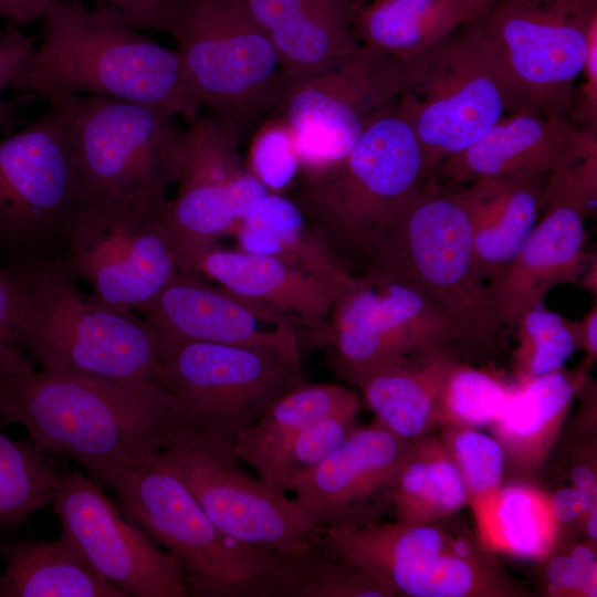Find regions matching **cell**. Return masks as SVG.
<instances>
[{
    "mask_svg": "<svg viewBox=\"0 0 597 597\" xmlns=\"http://www.w3.org/2000/svg\"><path fill=\"white\" fill-rule=\"evenodd\" d=\"M8 422L54 459H71L94 479L160 450L175 417L155 380H108L45 370L0 379Z\"/></svg>",
    "mask_w": 597,
    "mask_h": 597,
    "instance_id": "cell-1",
    "label": "cell"
},
{
    "mask_svg": "<svg viewBox=\"0 0 597 597\" xmlns=\"http://www.w3.org/2000/svg\"><path fill=\"white\" fill-rule=\"evenodd\" d=\"M41 45L14 87L49 100L102 96L193 122L203 107L177 50L81 0H51Z\"/></svg>",
    "mask_w": 597,
    "mask_h": 597,
    "instance_id": "cell-2",
    "label": "cell"
},
{
    "mask_svg": "<svg viewBox=\"0 0 597 597\" xmlns=\"http://www.w3.org/2000/svg\"><path fill=\"white\" fill-rule=\"evenodd\" d=\"M14 266L17 341L42 370L157 381L161 339L145 318L86 297L62 262Z\"/></svg>",
    "mask_w": 597,
    "mask_h": 597,
    "instance_id": "cell-3",
    "label": "cell"
},
{
    "mask_svg": "<svg viewBox=\"0 0 597 597\" xmlns=\"http://www.w3.org/2000/svg\"><path fill=\"white\" fill-rule=\"evenodd\" d=\"M67 127L82 210L161 216L181 168L184 132L175 116L102 96L48 100Z\"/></svg>",
    "mask_w": 597,
    "mask_h": 597,
    "instance_id": "cell-4",
    "label": "cell"
},
{
    "mask_svg": "<svg viewBox=\"0 0 597 597\" xmlns=\"http://www.w3.org/2000/svg\"><path fill=\"white\" fill-rule=\"evenodd\" d=\"M301 176L290 198L350 272L363 268L427 178L420 144L395 111L373 123L344 159Z\"/></svg>",
    "mask_w": 597,
    "mask_h": 597,
    "instance_id": "cell-5",
    "label": "cell"
},
{
    "mask_svg": "<svg viewBox=\"0 0 597 597\" xmlns=\"http://www.w3.org/2000/svg\"><path fill=\"white\" fill-rule=\"evenodd\" d=\"M93 480L179 562L192 596L277 597L282 557L221 531L159 450Z\"/></svg>",
    "mask_w": 597,
    "mask_h": 597,
    "instance_id": "cell-6",
    "label": "cell"
},
{
    "mask_svg": "<svg viewBox=\"0 0 597 597\" xmlns=\"http://www.w3.org/2000/svg\"><path fill=\"white\" fill-rule=\"evenodd\" d=\"M362 271L418 290L458 326L474 354L496 352L504 329L475 263L467 213L453 192L422 186Z\"/></svg>",
    "mask_w": 597,
    "mask_h": 597,
    "instance_id": "cell-7",
    "label": "cell"
},
{
    "mask_svg": "<svg viewBox=\"0 0 597 597\" xmlns=\"http://www.w3.org/2000/svg\"><path fill=\"white\" fill-rule=\"evenodd\" d=\"M482 20L454 31L404 63L402 90L395 113L412 128L427 177L444 159L474 144L507 113L523 111Z\"/></svg>",
    "mask_w": 597,
    "mask_h": 597,
    "instance_id": "cell-8",
    "label": "cell"
},
{
    "mask_svg": "<svg viewBox=\"0 0 597 597\" xmlns=\"http://www.w3.org/2000/svg\"><path fill=\"white\" fill-rule=\"evenodd\" d=\"M373 522L322 530L331 554L376 576L399 596L521 597L528 595L465 524Z\"/></svg>",
    "mask_w": 597,
    "mask_h": 597,
    "instance_id": "cell-9",
    "label": "cell"
},
{
    "mask_svg": "<svg viewBox=\"0 0 597 597\" xmlns=\"http://www.w3.org/2000/svg\"><path fill=\"white\" fill-rule=\"evenodd\" d=\"M164 32L203 106L241 140L269 116L281 65L244 0H175Z\"/></svg>",
    "mask_w": 597,
    "mask_h": 597,
    "instance_id": "cell-10",
    "label": "cell"
},
{
    "mask_svg": "<svg viewBox=\"0 0 597 597\" xmlns=\"http://www.w3.org/2000/svg\"><path fill=\"white\" fill-rule=\"evenodd\" d=\"M82 210L67 127L53 105L0 139L1 266L62 262Z\"/></svg>",
    "mask_w": 597,
    "mask_h": 597,
    "instance_id": "cell-11",
    "label": "cell"
},
{
    "mask_svg": "<svg viewBox=\"0 0 597 597\" xmlns=\"http://www.w3.org/2000/svg\"><path fill=\"white\" fill-rule=\"evenodd\" d=\"M404 62L359 44L308 72L280 70L269 115L292 130L301 175L344 159L378 118L395 111Z\"/></svg>",
    "mask_w": 597,
    "mask_h": 597,
    "instance_id": "cell-12",
    "label": "cell"
},
{
    "mask_svg": "<svg viewBox=\"0 0 597 597\" xmlns=\"http://www.w3.org/2000/svg\"><path fill=\"white\" fill-rule=\"evenodd\" d=\"M159 453L213 523L231 537L281 557L318 542L322 528L310 514L295 499L248 475L231 441L175 415Z\"/></svg>",
    "mask_w": 597,
    "mask_h": 597,
    "instance_id": "cell-13",
    "label": "cell"
},
{
    "mask_svg": "<svg viewBox=\"0 0 597 597\" xmlns=\"http://www.w3.org/2000/svg\"><path fill=\"white\" fill-rule=\"evenodd\" d=\"M160 339L157 381L171 396L175 415L232 443L276 399L305 383L301 366L269 350Z\"/></svg>",
    "mask_w": 597,
    "mask_h": 597,
    "instance_id": "cell-14",
    "label": "cell"
},
{
    "mask_svg": "<svg viewBox=\"0 0 597 597\" xmlns=\"http://www.w3.org/2000/svg\"><path fill=\"white\" fill-rule=\"evenodd\" d=\"M482 23L522 109L573 119L597 0H496Z\"/></svg>",
    "mask_w": 597,
    "mask_h": 597,
    "instance_id": "cell-15",
    "label": "cell"
},
{
    "mask_svg": "<svg viewBox=\"0 0 597 597\" xmlns=\"http://www.w3.org/2000/svg\"><path fill=\"white\" fill-rule=\"evenodd\" d=\"M241 142L213 113L198 116L184 132L177 192L161 214L178 261L233 235L270 192L248 169Z\"/></svg>",
    "mask_w": 597,
    "mask_h": 597,
    "instance_id": "cell-16",
    "label": "cell"
},
{
    "mask_svg": "<svg viewBox=\"0 0 597 597\" xmlns=\"http://www.w3.org/2000/svg\"><path fill=\"white\" fill-rule=\"evenodd\" d=\"M51 504L60 537L128 597L192 596L175 556L126 521L93 479L76 470L63 472Z\"/></svg>",
    "mask_w": 597,
    "mask_h": 597,
    "instance_id": "cell-17",
    "label": "cell"
},
{
    "mask_svg": "<svg viewBox=\"0 0 597 597\" xmlns=\"http://www.w3.org/2000/svg\"><path fill=\"white\" fill-rule=\"evenodd\" d=\"M63 266L93 297L122 311L143 310L180 272L161 216L138 212L81 211Z\"/></svg>",
    "mask_w": 597,
    "mask_h": 597,
    "instance_id": "cell-18",
    "label": "cell"
},
{
    "mask_svg": "<svg viewBox=\"0 0 597 597\" xmlns=\"http://www.w3.org/2000/svg\"><path fill=\"white\" fill-rule=\"evenodd\" d=\"M410 446L376 420L357 426L289 491L322 530L376 522Z\"/></svg>",
    "mask_w": 597,
    "mask_h": 597,
    "instance_id": "cell-19",
    "label": "cell"
},
{
    "mask_svg": "<svg viewBox=\"0 0 597 597\" xmlns=\"http://www.w3.org/2000/svg\"><path fill=\"white\" fill-rule=\"evenodd\" d=\"M140 311L164 337L264 349L300 366L292 323L196 273L178 272Z\"/></svg>",
    "mask_w": 597,
    "mask_h": 597,
    "instance_id": "cell-20",
    "label": "cell"
},
{
    "mask_svg": "<svg viewBox=\"0 0 597 597\" xmlns=\"http://www.w3.org/2000/svg\"><path fill=\"white\" fill-rule=\"evenodd\" d=\"M180 271L216 281L221 287L248 302L302 325L331 343V312L338 284L310 273L276 256L241 249H223L218 243L188 254Z\"/></svg>",
    "mask_w": 597,
    "mask_h": 597,
    "instance_id": "cell-21",
    "label": "cell"
},
{
    "mask_svg": "<svg viewBox=\"0 0 597 597\" xmlns=\"http://www.w3.org/2000/svg\"><path fill=\"white\" fill-rule=\"evenodd\" d=\"M585 218L563 205L541 210V220L516 255L488 284L503 329L513 328L525 312L541 306L553 287L578 283L594 255L586 251Z\"/></svg>",
    "mask_w": 597,
    "mask_h": 597,
    "instance_id": "cell-22",
    "label": "cell"
},
{
    "mask_svg": "<svg viewBox=\"0 0 597 597\" xmlns=\"http://www.w3.org/2000/svg\"><path fill=\"white\" fill-rule=\"evenodd\" d=\"M591 128L582 130L564 117L512 113L470 147L440 163L432 175L465 185L507 174L548 175L583 145Z\"/></svg>",
    "mask_w": 597,
    "mask_h": 597,
    "instance_id": "cell-23",
    "label": "cell"
},
{
    "mask_svg": "<svg viewBox=\"0 0 597 597\" xmlns=\"http://www.w3.org/2000/svg\"><path fill=\"white\" fill-rule=\"evenodd\" d=\"M546 176L485 177L453 192L467 213L475 263L488 284L512 261L535 227Z\"/></svg>",
    "mask_w": 597,
    "mask_h": 597,
    "instance_id": "cell-24",
    "label": "cell"
},
{
    "mask_svg": "<svg viewBox=\"0 0 597 597\" xmlns=\"http://www.w3.org/2000/svg\"><path fill=\"white\" fill-rule=\"evenodd\" d=\"M583 364L516 379L501 417L491 425L506 463L521 473L540 469L548 458L575 398L589 380Z\"/></svg>",
    "mask_w": 597,
    "mask_h": 597,
    "instance_id": "cell-25",
    "label": "cell"
},
{
    "mask_svg": "<svg viewBox=\"0 0 597 597\" xmlns=\"http://www.w3.org/2000/svg\"><path fill=\"white\" fill-rule=\"evenodd\" d=\"M273 43L281 70L308 72L359 46L354 0H244Z\"/></svg>",
    "mask_w": 597,
    "mask_h": 597,
    "instance_id": "cell-26",
    "label": "cell"
},
{
    "mask_svg": "<svg viewBox=\"0 0 597 597\" xmlns=\"http://www.w3.org/2000/svg\"><path fill=\"white\" fill-rule=\"evenodd\" d=\"M496 0H375L358 7L359 44L408 62L454 31L488 15Z\"/></svg>",
    "mask_w": 597,
    "mask_h": 597,
    "instance_id": "cell-27",
    "label": "cell"
},
{
    "mask_svg": "<svg viewBox=\"0 0 597 597\" xmlns=\"http://www.w3.org/2000/svg\"><path fill=\"white\" fill-rule=\"evenodd\" d=\"M0 597H128L97 574L63 538L0 534Z\"/></svg>",
    "mask_w": 597,
    "mask_h": 597,
    "instance_id": "cell-28",
    "label": "cell"
},
{
    "mask_svg": "<svg viewBox=\"0 0 597 597\" xmlns=\"http://www.w3.org/2000/svg\"><path fill=\"white\" fill-rule=\"evenodd\" d=\"M475 535L490 552L545 561L557 548L561 525L546 492L527 483L502 484L469 504Z\"/></svg>",
    "mask_w": 597,
    "mask_h": 597,
    "instance_id": "cell-29",
    "label": "cell"
},
{
    "mask_svg": "<svg viewBox=\"0 0 597 597\" xmlns=\"http://www.w3.org/2000/svg\"><path fill=\"white\" fill-rule=\"evenodd\" d=\"M360 407L359 395L343 385L303 383L276 399L242 432L232 443L233 452L271 486L282 455L302 430L328 413Z\"/></svg>",
    "mask_w": 597,
    "mask_h": 597,
    "instance_id": "cell-30",
    "label": "cell"
},
{
    "mask_svg": "<svg viewBox=\"0 0 597 597\" xmlns=\"http://www.w3.org/2000/svg\"><path fill=\"white\" fill-rule=\"evenodd\" d=\"M453 358L429 354L379 369L356 387L378 423L396 436L413 440L431 432L434 401Z\"/></svg>",
    "mask_w": 597,
    "mask_h": 597,
    "instance_id": "cell-31",
    "label": "cell"
},
{
    "mask_svg": "<svg viewBox=\"0 0 597 597\" xmlns=\"http://www.w3.org/2000/svg\"><path fill=\"white\" fill-rule=\"evenodd\" d=\"M233 235L243 251L276 256L338 284L354 277L323 245L295 202L282 193L269 192Z\"/></svg>",
    "mask_w": 597,
    "mask_h": 597,
    "instance_id": "cell-32",
    "label": "cell"
},
{
    "mask_svg": "<svg viewBox=\"0 0 597 597\" xmlns=\"http://www.w3.org/2000/svg\"><path fill=\"white\" fill-rule=\"evenodd\" d=\"M397 521L431 523L454 516L468 505L462 479L438 436L411 440L389 493Z\"/></svg>",
    "mask_w": 597,
    "mask_h": 597,
    "instance_id": "cell-33",
    "label": "cell"
},
{
    "mask_svg": "<svg viewBox=\"0 0 597 597\" xmlns=\"http://www.w3.org/2000/svg\"><path fill=\"white\" fill-rule=\"evenodd\" d=\"M6 422L0 415V532H12L51 504L63 471L30 438L7 436Z\"/></svg>",
    "mask_w": 597,
    "mask_h": 597,
    "instance_id": "cell-34",
    "label": "cell"
},
{
    "mask_svg": "<svg viewBox=\"0 0 597 597\" xmlns=\"http://www.w3.org/2000/svg\"><path fill=\"white\" fill-rule=\"evenodd\" d=\"M280 597H395L389 585L358 565L327 552L318 542L282 557Z\"/></svg>",
    "mask_w": 597,
    "mask_h": 597,
    "instance_id": "cell-35",
    "label": "cell"
},
{
    "mask_svg": "<svg viewBox=\"0 0 597 597\" xmlns=\"http://www.w3.org/2000/svg\"><path fill=\"white\" fill-rule=\"evenodd\" d=\"M511 390L512 383L496 374L453 358L436 397L433 425L491 426L503 413Z\"/></svg>",
    "mask_w": 597,
    "mask_h": 597,
    "instance_id": "cell-36",
    "label": "cell"
},
{
    "mask_svg": "<svg viewBox=\"0 0 597 597\" xmlns=\"http://www.w3.org/2000/svg\"><path fill=\"white\" fill-rule=\"evenodd\" d=\"M513 327L516 329L513 350L516 379L563 369L577 350L567 318L541 306L525 312Z\"/></svg>",
    "mask_w": 597,
    "mask_h": 597,
    "instance_id": "cell-37",
    "label": "cell"
},
{
    "mask_svg": "<svg viewBox=\"0 0 597 597\" xmlns=\"http://www.w3.org/2000/svg\"><path fill=\"white\" fill-rule=\"evenodd\" d=\"M439 439L455 465L468 494V505L502 485L505 455L499 441L476 428L441 426Z\"/></svg>",
    "mask_w": 597,
    "mask_h": 597,
    "instance_id": "cell-38",
    "label": "cell"
},
{
    "mask_svg": "<svg viewBox=\"0 0 597 597\" xmlns=\"http://www.w3.org/2000/svg\"><path fill=\"white\" fill-rule=\"evenodd\" d=\"M359 410L328 413L310 423L282 455L271 486L286 493L292 482L326 459L357 427Z\"/></svg>",
    "mask_w": 597,
    "mask_h": 597,
    "instance_id": "cell-39",
    "label": "cell"
},
{
    "mask_svg": "<svg viewBox=\"0 0 597 597\" xmlns=\"http://www.w3.org/2000/svg\"><path fill=\"white\" fill-rule=\"evenodd\" d=\"M596 203L597 137L596 128H591L583 145L546 176L541 210L563 205L587 217L596 210Z\"/></svg>",
    "mask_w": 597,
    "mask_h": 597,
    "instance_id": "cell-40",
    "label": "cell"
},
{
    "mask_svg": "<svg viewBox=\"0 0 597 597\" xmlns=\"http://www.w3.org/2000/svg\"><path fill=\"white\" fill-rule=\"evenodd\" d=\"M252 133L248 169L270 192L281 193L300 172L293 133L274 115L263 118Z\"/></svg>",
    "mask_w": 597,
    "mask_h": 597,
    "instance_id": "cell-41",
    "label": "cell"
},
{
    "mask_svg": "<svg viewBox=\"0 0 597 597\" xmlns=\"http://www.w3.org/2000/svg\"><path fill=\"white\" fill-rule=\"evenodd\" d=\"M545 586L551 596L596 597V542L575 545L569 553L545 559Z\"/></svg>",
    "mask_w": 597,
    "mask_h": 597,
    "instance_id": "cell-42",
    "label": "cell"
},
{
    "mask_svg": "<svg viewBox=\"0 0 597 597\" xmlns=\"http://www.w3.org/2000/svg\"><path fill=\"white\" fill-rule=\"evenodd\" d=\"M18 273L14 265L0 266V379L34 370L15 335Z\"/></svg>",
    "mask_w": 597,
    "mask_h": 597,
    "instance_id": "cell-43",
    "label": "cell"
},
{
    "mask_svg": "<svg viewBox=\"0 0 597 597\" xmlns=\"http://www.w3.org/2000/svg\"><path fill=\"white\" fill-rule=\"evenodd\" d=\"M102 10L126 24L143 30L164 32L168 13L175 0H93Z\"/></svg>",
    "mask_w": 597,
    "mask_h": 597,
    "instance_id": "cell-44",
    "label": "cell"
},
{
    "mask_svg": "<svg viewBox=\"0 0 597 597\" xmlns=\"http://www.w3.org/2000/svg\"><path fill=\"white\" fill-rule=\"evenodd\" d=\"M35 49L33 40L20 31L9 29L0 32V96L6 87L14 86L30 64Z\"/></svg>",
    "mask_w": 597,
    "mask_h": 597,
    "instance_id": "cell-45",
    "label": "cell"
},
{
    "mask_svg": "<svg viewBox=\"0 0 597 597\" xmlns=\"http://www.w3.org/2000/svg\"><path fill=\"white\" fill-rule=\"evenodd\" d=\"M548 496L552 512L561 527L562 524L566 523H580L583 525L588 511L597 505V498H593L574 486L561 489Z\"/></svg>",
    "mask_w": 597,
    "mask_h": 597,
    "instance_id": "cell-46",
    "label": "cell"
},
{
    "mask_svg": "<svg viewBox=\"0 0 597 597\" xmlns=\"http://www.w3.org/2000/svg\"><path fill=\"white\" fill-rule=\"evenodd\" d=\"M567 324L577 349H583L586 354L582 364L590 369L597 358V300H594V304L580 320L567 318Z\"/></svg>",
    "mask_w": 597,
    "mask_h": 597,
    "instance_id": "cell-47",
    "label": "cell"
},
{
    "mask_svg": "<svg viewBox=\"0 0 597 597\" xmlns=\"http://www.w3.org/2000/svg\"><path fill=\"white\" fill-rule=\"evenodd\" d=\"M51 0H0V17L27 24L44 17Z\"/></svg>",
    "mask_w": 597,
    "mask_h": 597,
    "instance_id": "cell-48",
    "label": "cell"
},
{
    "mask_svg": "<svg viewBox=\"0 0 597 597\" xmlns=\"http://www.w3.org/2000/svg\"><path fill=\"white\" fill-rule=\"evenodd\" d=\"M573 486L597 498L596 458L576 463L570 472Z\"/></svg>",
    "mask_w": 597,
    "mask_h": 597,
    "instance_id": "cell-49",
    "label": "cell"
},
{
    "mask_svg": "<svg viewBox=\"0 0 597 597\" xmlns=\"http://www.w3.org/2000/svg\"><path fill=\"white\" fill-rule=\"evenodd\" d=\"M577 284L594 295V298H597V259L595 253Z\"/></svg>",
    "mask_w": 597,
    "mask_h": 597,
    "instance_id": "cell-50",
    "label": "cell"
},
{
    "mask_svg": "<svg viewBox=\"0 0 597 597\" xmlns=\"http://www.w3.org/2000/svg\"><path fill=\"white\" fill-rule=\"evenodd\" d=\"M597 505H594L587 513L583 526L589 540L597 541Z\"/></svg>",
    "mask_w": 597,
    "mask_h": 597,
    "instance_id": "cell-51",
    "label": "cell"
},
{
    "mask_svg": "<svg viewBox=\"0 0 597 597\" xmlns=\"http://www.w3.org/2000/svg\"><path fill=\"white\" fill-rule=\"evenodd\" d=\"M0 415L4 417V402L1 396H0Z\"/></svg>",
    "mask_w": 597,
    "mask_h": 597,
    "instance_id": "cell-52",
    "label": "cell"
},
{
    "mask_svg": "<svg viewBox=\"0 0 597 597\" xmlns=\"http://www.w3.org/2000/svg\"><path fill=\"white\" fill-rule=\"evenodd\" d=\"M1 119V118H0Z\"/></svg>",
    "mask_w": 597,
    "mask_h": 597,
    "instance_id": "cell-53",
    "label": "cell"
},
{
    "mask_svg": "<svg viewBox=\"0 0 597 597\" xmlns=\"http://www.w3.org/2000/svg\"><path fill=\"white\" fill-rule=\"evenodd\" d=\"M355 1V0H354Z\"/></svg>",
    "mask_w": 597,
    "mask_h": 597,
    "instance_id": "cell-54",
    "label": "cell"
}]
</instances>
